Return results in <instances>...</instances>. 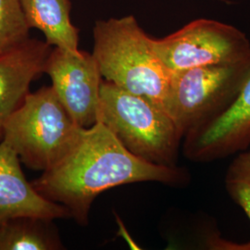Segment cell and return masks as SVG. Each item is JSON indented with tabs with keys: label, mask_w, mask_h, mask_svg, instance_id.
<instances>
[{
	"label": "cell",
	"mask_w": 250,
	"mask_h": 250,
	"mask_svg": "<svg viewBox=\"0 0 250 250\" xmlns=\"http://www.w3.org/2000/svg\"><path fill=\"white\" fill-rule=\"evenodd\" d=\"M188 181V170L136 157L98 122L82 128L71 149L32 185L41 196L64 206L71 218L85 226L93 202L106 190L143 182L180 187Z\"/></svg>",
	"instance_id": "1"
},
{
	"label": "cell",
	"mask_w": 250,
	"mask_h": 250,
	"mask_svg": "<svg viewBox=\"0 0 250 250\" xmlns=\"http://www.w3.org/2000/svg\"><path fill=\"white\" fill-rule=\"evenodd\" d=\"M93 37L92 54L105 80L164 107L172 72L134 16L97 21Z\"/></svg>",
	"instance_id": "2"
},
{
	"label": "cell",
	"mask_w": 250,
	"mask_h": 250,
	"mask_svg": "<svg viewBox=\"0 0 250 250\" xmlns=\"http://www.w3.org/2000/svg\"><path fill=\"white\" fill-rule=\"evenodd\" d=\"M127 150L144 161L177 166L184 134L164 107L104 80L99 120Z\"/></svg>",
	"instance_id": "3"
},
{
	"label": "cell",
	"mask_w": 250,
	"mask_h": 250,
	"mask_svg": "<svg viewBox=\"0 0 250 250\" xmlns=\"http://www.w3.org/2000/svg\"><path fill=\"white\" fill-rule=\"evenodd\" d=\"M81 130L50 85L27 95L7 121L2 140L26 167L43 172L71 149Z\"/></svg>",
	"instance_id": "4"
},
{
	"label": "cell",
	"mask_w": 250,
	"mask_h": 250,
	"mask_svg": "<svg viewBox=\"0 0 250 250\" xmlns=\"http://www.w3.org/2000/svg\"><path fill=\"white\" fill-rule=\"evenodd\" d=\"M250 71L249 62L172 72L164 108L184 137L192 128L221 112L232 102Z\"/></svg>",
	"instance_id": "5"
},
{
	"label": "cell",
	"mask_w": 250,
	"mask_h": 250,
	"mask_svg": "<svg viewBox=\"0 0 250 250\" xmlns=\"http://www.w3.org/2000/svg\"><path fill=\"white\" fill-rule=\"evenodd\" d=\"M152 44L171 72L250 62L248 36L236 27L209 19L195 20L169 36L153 38Z\"/></svg>",
	"instance_id": "6"
},
{
	"label": "cell",
	"mask_w": 250,
	"mask_h": 250,
	"mask_svg": "<svg viewBox=\"0 0 250 250\" xmlns=\"http://www.w3.org/2000/svg\"><path fill=\"white\" fill-rule=\"evenodd\" d=\"M44 73L73 121L88 128L99 120L102 75L93 54L52 47L45 62Z\"/></svg>",
	"instance_id": "7"
},
{
	"label": "cell",
	"mask_w": 250,
	"mask_h": 250,
	"mask_svg": "<svg viewBox=\"0 0 250 250\" xmlns=\"http://www.w3.org/2000/svg\"><path fill=\"white\" fill-rule=\"evenodd\" d=\"M184 139L185 156L196 162L225 159L250 147V71L232 102L188 131Z\"/></svg>",
	"instance_id": "8"
},
{
	"label": "cell",
	"mask_w": 250,
	"mask_h": 250,
	"mask_svg": "<svg viewBox=\"0 0 250 250\" xmlns=\"http://www.w3.org/2000/svg\"><path fill=\"white\" fill-rule=\"evenodd\" d=\"M51 49L45 41L30 37L0 51V142L9 117L24 101L33 81L44 73Z\"/></svg>",
	"instance_id": "9"
},
{
	"label": "cell",
	"mask_w": 250,
	"mask_h": 250,
	"mask_svg": "<svg viewBox=\"0 0 250 250\" xmlns=\"http://www.w3.org/2000/svg\"><path fill=\"white\" fill-rule=\"evenodd\" d=\"M17 153L9 144L0 142V224L21 217L47 220L71 218L64 206L41 196L25 178Z\"/></svg>",
	"instance_id": "10"
},
{
	"label": "cell",
	"mask_w": 250,
	"mask_h": 250,
	"mask_svg": "<svg viewBox=\"0 0 250 250\" xmlns=\"http://www.w3.org/2000/svg\"><path fill=\"white\" fill-rule=\"evenodd\" d=\"M27 22L36 28L52 46L79 51V29L71 20L70 0H20Z\"/></svg>",
	"instance_id": "11"
},
{
	"label": "cell",
	"mask_w": 250,
	"mask_h": 250,
	"mask_svg": "<svg viewBox=\"0 0 250 250\" xmlns=\"http://www.w3.org/2000/svg\"><path fill=\"white\" fill-rule=\"evenodd\" d=\"M53 222L33 216L6 221L0 224V250H64Z\"/></svg>",
	"instance_id": "12"
},
{
	"label": "cell",
	"mask_w": 250,
	"mask_h": 250,
	"mask_svg": "<svg viewBox=\"0 0 250 250\" xmlns=\"http://www.w3.org/2000/svg\"><path fill=\"white\" fill-rule=\"evenodd\" d=\"M30 31L20 0H0V51L26 41Z\"/></svg>",
	"instance_id": "13"
},
{
	"label": "cell",
	"mask_w": 250,
	"mask_h": 250,
	"mask_svg": "<svg viewBox=\"0 0 250 250\" xmlns=\"http://www.w3.org/2000/svg\"><path fill=\"white\" fill-rule=\"evenodd\" d=\"M225 188L232 200L243 208L250 220V150L239 152L225 175ZM250 250V243L248 244Z\"/></svg>",
	"instance_id": "14"
}]
</instances>
